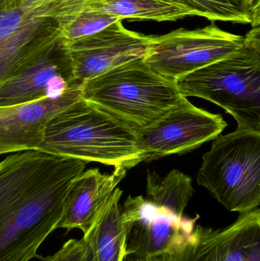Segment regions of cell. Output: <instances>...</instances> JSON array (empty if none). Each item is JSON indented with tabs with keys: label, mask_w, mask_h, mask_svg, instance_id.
Masks as SVG:
<instances>
[{
	"label": "cell",
	"mask_w": 260,
	"mask_h": 261,
	"mask_svg": "<svg viewBox=\"0 0 260 261\" xmlns=\"http://www.w3.org/2000/svg\"><path fill=\"white\" fill-rule=\"evenodd\" d=\"M88 163L39 150L0 162V261L41 260L38 248L56 229L69 192Z\"/></svg>",
	"instance_id": "obj_1"
},
{
	"label": "cell",
	"mask_w": 260,
	"mask_h": 261,
	"mask_svg": "<svg viewBox=\"0 0 260 261\" xmlns=\"http://www.w3.org/2000/svg\"><path fill=\"white\" fill-rule=\"evenodd\" d=\"M38 150L128 170L148 156L137 132L82 98L47 122Z\"/></svg>",
	"instance_id": "obj_2"
},
{
	"label": "cell",
	"mask_w": 260,
	"mask_h": 261,
	"mask_svg": "<svg viewBox=\"0 0 260 261\" xmlns=\"http://www.w3.org/2000/svg\"><path fill=\"white\" fill-rule=\"evenodd\" d=\"M91 0H0V88L61 47Z\"/></svg>",
	"instance_id": "obj_3"
},
{
	"label": "cell",
	"mask_w": 260,
	"mask_h": 261,
	"mask_svg": "<svg viewBox=\"0 0 260 261\" xmlns=\"http://www.w3.org/2000/svg\"><path fill=\"white\" fill-rule=\"evenodd\" d=\"M81 95L135 132L151 126L183 97L176 81L156 73L143 58L82 83Z\"/></svg>",
	"instance_id": "obj_4"
},
{
	"label": "cell",
	"mask_w": 260,
	"mask_h": 261,
	"mask_svg": "<svg viewBox=\"0 0 260 261\" xmlns=\"http://www.w3.org/2000/svg\"><path fill=\"white\" fill-rule=\"evenodd\" d=\"M184 97H198L224 109L238 128L260 132V27L244 37L239 50L176 81Z\"/></svg>",
	"instance_id": "obj_5"
},
{
	"label": "cell",
	"mask_w": 260,
	"mask_h": 261,
	"mask_svg": "<svg viewBox=\"0 0 260 261\" xmlns=\"http://www.w3.org/2000/svg\"><path fill=\"white\" fill-rule=\"evenodd\" d=\"M197 182L228 211L247 213L260 204V132L238 128L217 137L203 155Z\"/></svg>",
	"instance_id": "obj_6"
},
{
	"label": "cell",
	"mask_w": 260,
	"mask_h": 261,
	"mask_svg": "<svg viewBox=\"0 0 260 261\" xmlns=\"http://www.w3.org/2000/svg\"><path fill=\"white\" fill-rule=\"evenodd\" d=\"M244 37L221 30L216 24L195 30L177 29L151 36L143 61L160 76L177 81L241 48Z\"/></svg>",
	"instance_id": "obj_7"
},
{
	"label": "cell",
	"mask_w": 260,
	"mask_h": 261,
	"mask_svg": "<svg viewBox=\"0 0 260 261\" xmlns=\"http://www.w3.org/2000/svg\"><path fill=\"white\" fill-rule=\"evenodd\" d=\"M199 216H180L143 196H128L122 208L125 255L159 257L176 252L193 233Z\"/></svg>",
	"instance_id": "obj_8"
},
{
	"label": "cell",
	"mask_w": 260,
	"mask_h": 261,
	"mask_svg": "<svg viewBox=\"0 0 260 261\" xmlns=\"http://www.w3.org/2000/svg\"><path fill=\"white\" fill-rule=\"evenodd\" d=\"M227 123L219 115L192 105L183 96L177 106L151 126L137 132L146 162L174 154H184L215 139Z\"/></svg>",
	"instance_id": "obj_9"
},
{
	"label": "cell",
	"mask_w": 260,
	"mask_h": 261,
	"mask_svg": "<svg viewBox=\"0 0 260 261\" xmlns=\"http://www.w3.org/2000/svg\"><path fill=\"white\" fill-rule=\"evenodd\" d=\"M151 36L131 32L119 20L103 30L77 39H63L75 77L80 83L129 61L143 58Z\"/></svg>",
	"instance_id": "obj_10"
},
{
	"label": "cell",
	"mask_w": 260,
	"mask_h": 261,
	"mask_svg": "<svg viewBox=\"0 0 260 261\" xmlns=\"http://www.w3.org/2000/svg\"><path fill=\"white\" fill-rule=\"evenodd\" d=\"M64 44L0 88V107H14L60 97L79 88Z\"/></svg>",
	"instance_id": "obj_11"
},
{
	"label": "cell",
	"mask_w": 260,
	"mask_h": 261,
	"mask_svg": "<svg viewBox=\"0 0 260 261\" xmlns=\"http://www.w3.org/2000/svg\"><path fill=\"white\" fill-rule=\"evenodd\" d=\"M80 99L79 87L55 99L0 107V155L38 150L47 122Z\"/></svg>",
	"instance_id": "obj_12"
},
{
	"label": "cell",
	"mask_w": 260,
	"mask_h": 261,
	"mask_svg": "<svg viewBox=\"0 0 260 261\" xmlns=\"http://www.w3.org/2000/svg\"><path fill=\"white\" fill-rule=\"evenodd\" d=\"M128 170L125 167H115L111 174H104L99 169L94 168L79 175L69 192L56 228H65L67 232L78 228L86 234Z\"/></svg>",
	"instance_id": "obj_13"
},
{
	"label": "cell",
	"mask_w": 260,
	"mask_h": 261,
	"mask_svg": "<svg viewBox=\"0 0 260 261\" xmlns=\"http://www.w3.org/2000/svg\"><path fill=\"white\" fill-rule=\"evenodd\" d=\"M122 190L116 188L82 242L89 261H122L125 256V234L119 205Z\"/></svg>",
	"instance_id": "obj_14"
},
{
	"label": "cell",
	"mask_w": 260,
	"mask_h": 261,
	"mask_svg": "<svg viewBox=\"0 0 260 261\" xmlns=\"http://www.w3.org/2000/svg\"><path fill=\"white\" fill-rule=\"evenodd\" d=\"M92 9L138 21H177L195 15L191 9L166 0H92Z\"/></svg>",
	"instance_id": "obj_15"
},
{
	"label": "cell",
	"mask_w": 260,
	"mask_h": 261,
	"mask_svg": "<svg viewBox=\"0 0 260 261\" xmlns=\"http://www.w3.org/2000/svg\"><path fill=\"white\" fill-rule=\"evenodd\" d=\"M222 231L219 261H260L259 208L241 213Z\"/></svg>",
	"instance_id": "obj_16"
},
{
	"label": "cell",
	"mask_w": 260,
	"mask_h": 261,
	"mask_svg": "<svg viewBox=\"0 0 260 261\" xmlns=\"http://www.w3.org/2000/svg\"><path fill=\"white\" fill-rule=\"evenodd\" d=\"M193 193L192 178L177 169L163 178L156 173H148L147 176L146 199L178 216H183Z\"/></svg>",
	"instance_id": "obj_17"
},
{
	"label": "cell",
	"mask_w": 260,
	"mask_h": 261,
	"mask_svg": "<svg viewBox=\"0 0 260 261\" xmlns=\"http://www.w3.org/2000/svg\"><path fill=\"white\" fill-rule=\"evenodd\" d=\"M191 9L211 21L251 24L254 3L251 0H166Z\"/></svg>",
	"instance_id": "obj_18"
},
{
	"label": "cell",
	"mask_w": 260,
	"mask_h": 261,
	"mask_svg": "<svg viewBox=\"0 0 260 261\" xmlns=\"http://www.w3.org/2000/svg\"><path fill=\"white\" fill-rule=\"evenodd\" d=\"M222 239V228L214 229L198 224L180 249L165 254L166 261H219Z\"/></svg>",
	"instance_id": "obj_19"
},
{
	"label": "cell",
	"mask_w": 260,
	"mask_h": 261,
	"mask_svg": "<svg viewBox=\"0 0 260 261\" xmlns=\"http://www.w3.org/2000/svg\"><path fill=\"white\" fill-rule=\"evenodd\" d=\"M120 18L96 10H89L78 17L66 29L64 39L73 40L90 36L103 30Z\"/></svg>",
	"instance_id": "obj_20"
},
{
	"label": "cell",
	"mask_w": 260,
	"mask_h": 261,
	"mask_svg": "<svg viewBox=\"0 0 260 261\" xmlns=\"http://www.w3.org/2000/svg\"><path fill=\"white\" fill-rule=\"evenodd\" d=\"M41 261H89L86 248L84 242L76 239H70L62 248L51 256L41 257Z\"/></svg>",
	"instance_id": "obj_21"
},
{
	"label": "cell",
	"mask_w": 260,
	"mask_h": 261,
	"mask_svg": "<svg viewBox=\"0 0 260 261\" xmlns=\"http://www.w3.org/2000/svg\"><path fill=\"white\" fill-rule=\"evenodd\" d=\"M165 254L154 257H140L133 255H125L122 261H166Z\"/></svg>",
	"instance_id": "obj_22"
},
{
	"label": "cell",
	"mask_w": 260,
	"mask_h": 261,
	"mask_svg": "<svg viewBox=\"0 0 260 261\" xmlns=\"http://www.w3.org/2000/svg\"><path fill=\"white\" fill-rule=\"evenodd\" d=\"M251 1L253 2V3H255L256 1H257V0H251Z\"/></svg>",
	"instance_id": "obj_23"
}]
</instances>
